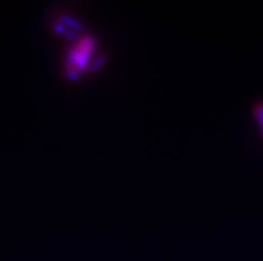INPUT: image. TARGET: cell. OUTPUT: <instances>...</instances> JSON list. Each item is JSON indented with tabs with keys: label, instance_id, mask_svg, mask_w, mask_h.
<instances>
[{
	"label": "cell",
	"instance_id": "6da1fadb",
	"mask_svg": "<svg viewBox=\"0 0 263 261\" xmlns=\"http://www.w3.org/2000/svg\"><path fill=\"white\" fill-rule=\"evenodd\" d=\"M93 50V40L92 37L86 36L82 40H79L70 52L68 57V67L71 68L70 73L77 75L78 70H82L84 67L88 66V59L91 56V52Z\"/></svg>",
	"mask_w": 263,
	"mask_h": 261
},
{
	"label": "cell",
	"instance_id": "7a4b0ae2",
	"mask_svg": "<svg viewBox=\"0 0 263 261\" xmlns=\"http://www.w3.org/2000/svg\"><path fill=\"white\" fill-rule=\"evenodd\" d=\"M253 112L255 116V120L258 123L259 131L263 136V102H257L253 106Z\"/></svg>",
	"mask_w": 263,
	"mask_h": 261
}]
</instances>
